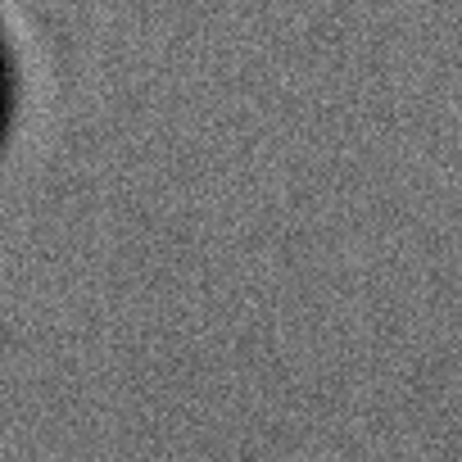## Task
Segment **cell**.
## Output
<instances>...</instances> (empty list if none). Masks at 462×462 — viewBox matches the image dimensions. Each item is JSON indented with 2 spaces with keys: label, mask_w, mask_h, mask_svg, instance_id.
<instances>
[{
  "label": "cell",
  "mask_w": 462,
  "mask_h": 462,
  "mask_svg": "<svg viewBox=\"0 0 462 462\" xmlns=\"http://www.w3.org/2000/svg\"><path fill=\"white\" fill-rule=\"evenodd\" d=\"M10 118H14V64H10L5 42H0V141L10 132Z\"/></svg>",
  "instance_id": "cell-1"
}]
</instances>
